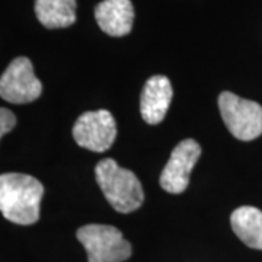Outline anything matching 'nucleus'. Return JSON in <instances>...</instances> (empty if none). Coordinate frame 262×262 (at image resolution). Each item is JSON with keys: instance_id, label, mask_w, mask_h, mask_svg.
Listing matches in <instances>:
<instances>
[{"instance_id": "obj_3", "label": "nucleus", "mask_w": 262, "mask_h": 262, "mask_svg": "<svg viewBox=\"0 0 262 262\" xmlns=\"http://www.w3.org/2000/svg\"><path fill=\"white\" fill-rule=\"evenodd\" d=\"M89 262H124L131 256V245L114 226L86 225L76 232Z\"/></svg>"}, {"instance_id": "obj_9", "label": "nucleus", "mask_w": 262, "mask_h": 262, "mask_svg": "<svg viewBox=\"0 0 262 262\" xmlns=\"http://www.w3.org/2000/svg\"><path fill=\"white\" fill-rule=\"evenodd\" d=\"M95 19L99 28L111 37L130 34L134 24L131 0H103L95 8Z\"/></svg>"}, {"instance_id": "obj_11", "label": "nucleus", "mask_w": 262, "mask_h": 262, "mask_svg": "<svg viewBox=\"0 0 262 262\" xmlns=\"http://www.w3.org/2000/svg\"><path fill=\"white\" fill-rule=\"evenodd\" d=\"M34 9L48 29L67 28L76 22V0H35Z\"/></svg>"}, {"instance_id": "obj_12", "label": "nucleus", "mask_w": 262, "mask_h": 262, "mask_svg": "<svg viewBox=\"0 0 262 262\" xmlns=\"http://www.w3.org/2000/svg\"><path fill=\"white\" fill-rule=\"evenodd\" d=\"M16 125V117L8 108L0 110V136H6Z\"/></svg>"}, {"instance_id": "obj_8", "label": "nucleus", "mask_w": 262, "mask_h": 262, "mask_svg": "<svg viewBox=\"0 0 262 262\" xmlns=\"http://www.w3.org/2000/svg\"><path fill=\"white\" fill-rule=\"evenodd\" d=\"M172 84L166 76H151L141 92L140 113L143 120L150 125L163 121L172 101Z\"/></svg>"}, {"instance_id": "obj_5", "label": "nucleus", "mask_w": 262, "mask_h": 262, "mask_svg": "<svg viewBox=\"0 0 262 262\" xmlns=\"http://www.w3.org/2000/svg\"><path fill=\"white\" fill-rule=\"evenodd\" d=\"M42 84L27 57H16L0 79V96L10 103H29L38 99Z\"/></svg>"}, {"instance_id": "obj_10", "label": "nucleus", "mask_w": 262, "mask_h": 262, "mask_svg": "<svg viewBox=\"0 0 262 262\" xmlns=\"http://www.w3.org/2000/svg\"><path fill=\"white\" fill-rule=\"evenodd\" d=\"M234 234L252 249L262 251V211L256 207L244 206L236 208L230 215Z\"/></svg>"}, {"instance_id": "obj_6", "label": "nucleus", "mask_w": 262, "mask_h": 262, "mask_svg": "<svg viewBox=\"0 0 262 262\" xmlns=\"http://www.w3.org/2000/svg\"><path fill=\"white\" fill-rule=\"evenodd\" d=\"M75 141L83 149L102 153L114 144L117 124L113 114L106 110L82 114L73 125Z\"/></svg>"}, {"instance_id": "obj_7", "label": "nucleus", "mask_w": 262, "mask_h": 262, "mask_svg": "<svg viewBox=\"0 0 262 262\" xmlns=\"http://www.w3.org/2000/svg\"><path fill=\"white\" fill-rule=\"evenodd\" d=\"M201 156V146L194 139H185L173 149L166 166L160 173V187L169 194L184 192L189 182V173Z\"/></svg>"}, {"instance_id": "obj_1", "label": "nucleus", "mask_w": 262, "mask_h": 262, "mask_svg": "<svg viewBox=\"0 0 262 262\" xmlns=\"http://www.w3.org/2000/svg\"><path fill=\"white\" fill-rule=\"evenodd\" d=\"M42 195V184L31 175L12 172L0 177V211L12 223H37Z\"/></svg>"}, {"instance_id": "obj_2", "label": "nucleus", "mask_w": 262, "mask_h": 262, "mask_svg": "<svg viewBox=\"0 0 262 262\" xmlns=\"http://www.w3.org/2000/svg\"><path fill=\"white\" fill-rule=\"evenodd\" d=\"M96 182L106 201L118 213H131L140 208L144 192L139 178L114 159H102L95 168Z\"/></svg>"}, {"instance_id": "obj_4", "label": "nucleus", "mask_w": 262, "mask_h": 262, "mask_svg": "<svg viewBox=\"0 0 262 262\" xmlns=\"http://www.w3.org/2000/svg\"><path fill=\"white\" fill-rule=\"evenodd\" d=\"M219 110L227 130L236 139L251 141L262 134V106L259 103L232 92H222L219 96Z\"/></svg>"}]
</instances>
